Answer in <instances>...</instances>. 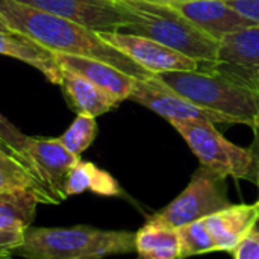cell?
Returning a JSON list of instances; mask_svg holds the SVG:
<instances>
[{
    "label": "cell",
    "instance_id": "obj_10",
    "mask_svg": "<svg viewBox=\"0 0 259 259\" xmlns=\"http://www.w3.org/2000/svg\"><path fill=\"white\" fill-rule=\"evenodd\" d=\"M27 161L32 171L49 188L58 203L65 200L64 187L67 176L80 158L68 152L59 138L29 137Z\"/></svg>",
    "mask_w": 259,
    "mask_h": 259
},
{
    "label": "cell",
    "instance_id": "obj_2",
    "mask_svg": "<svg viewBox=\"0 0 259 259\" xmlns=\"http://www.w3.org/2000/svg\"><path fill=\"white\" fill-rule=\"evenodd\" d=\"M171 90L209 111L229 117L234 124L259 127V82L229 65H202L194 71L153 74Z\"/></svg>",
    "mask_w": 259,
    "mask_h": 259
},
{
    "label": "cell",
    "instance_id": "obj_5",
    "mask_svg": "<svg viewBox=\"0 0 259 259\" xmlns=\"http://www.w3.org/2000/svg\"><path fill=\"white\" fill-rule=\"evenodd\" d=\"M200 164L223 178L256 182L259 167L253 150L226 140L209 121H171Z\"/></svg>",
    "mask_w": 259,
    "mask_h": 259
},
{
    "label": "cell",
    "instance_id": "obj_18",
    "mask_svg": "<svg viewBox=\"0 0 259 259\" xmlns=\"http://www.w3.org/2000/svg\"><path fill=\"white\" fill-rule=\"evenodd\" d=\"M30 191L39 203H58L39 178L17 156L0 149V193Z\"/></svg>",
    "mask_w": 259,
    "mask_h": 259
},
{
    "label": "cell",
    "instance_id": "obj_14",
    "mask_svg": "<svg viewBox=\"0 0 259 259\" xmlns=\"http://www.w3.org/2000/svg\"><path fill=\"white\" fill-rule=\"evenodd\" d=\"M0 55L15 58L36 68L49 82L59 85L62 68L56 53L17 30H0Z\"/></svg>",
    "mask_w": 259,
    "mask_h": 259
},
{
    "label": "cell",
    "instance_id": "obj_24",
    "mask_svg": "<svg viewBox=\"0 0 259 259\" xmlns=\"http://www.w3.org/2000/svg\"><path fill=\"white\" fill-rule=\"evenodd\" d=\"M234 259H259V235L252 231L232 252Z\"/></svg>",
    "mask_w": 259,
    "mask_h": 259
},
{
    "label": "cell",
    "instance_id": "obj_26",
    "mask_svg": "<svg viewBox=\"0 0 259 259\" xmlns=\"http://www.w3.org/2000/svg\"><path fill=\"white\" fill-rule=\"evenodd\" d=\"M241 15L259 24V0H223Z\"/></svg>",
    "mask_w": 259,
    "mask_h": 259
},
{
    "label": "cell",
    "instance_id": "obj_21",
    "mask_svg": "<svg viewBox=\"0 0 259 259\" xmlns=\"http://www.w3.org/2000/svg\"><path fill=\"white\" fill-rule=\"evenodd\" d=\"M96 135H97L96 118L80 114L70 124V127L59 137V141L68 152H71L76 156H80L93 144Z\"/></svg>",
    "mask_w": 259,
    "mask_h": 259
},
{
    "label": "cell",
    "instance_id": "obj_33",
    "mask_svg": "<svg viewBox=\"0 0 259 259\" xmlns=\"http://www.w3.org/2000/svg\"><path fill=\"white\" fill-rule=\"evenodd\" d=\"M256 77H258V82H259V68H258V73H256Z\"/></svg>",
    "mask_w": 259,
    "mask_h": 259
},
{
    "label": "cell",
    "instance_id": "obj_23",
    "mask_svg": "<svg viewBox=\"0 0 259 259\" xmlns=\"http://www.w3.org/2000/svg\"><path fill=\"white\" fill-rule=\"evenodd\" d=\"M0 140L11 150V153L14 156H17L23 164H26L30 168L29 161H27V140H29V137L24 135L20 129H17L2 112H0Z\"/></svg>",
    "mask_w": 259,
    "mask_h": 259
},
{
    "label": "cell",
    "instance_id": "obj_4",
    "mask_svg": "<svg viewBox=\"0 0 259 259\" xmlns=\"http://www.w3.org/2000/svg\"><path fill=\"white\" fill-rule=\"evenodd\" d=\"M120 2L131 17L123 32L152 38L202 65L217 64L219 41L199 29L175 8L149 0Z\"/></svg>",
    "mask_w": 259,
    "mask_h": 259
},
{
    "label": "cell",
    "instance_id": "obj_11",
    "mask_svg": "<svg viewBox=\"0 0 259 259\" xmlns=\"http://www.w3.org/2000/svg\"><path fill=\"white\" fill-rule=\"evenodd\" d=\"M194 23L215 41L225 35L255 26L253 21L241 15L223 0H188L168 5Z\"/></svg>",
    "mask_w": 259,
    "mask_h": 259
},
{
    "label": "cell",
    "instance_id": "obj_6",
    "mask_svg": "<svg viewBox=\"0 0 259 259\" xmlns=\"http://www.w3.org/2000/svg\"><path fill=\"white\" fill-rule=\"evenodd\" d=\"M229 205L232 203L228 197L226 178L200 165L191 176L187 188L149 220L179 229L203 220Z\"/></svg>",
    "mask_w": 259,
    "mask_h": 259
},
{
    "label": "cell",
    "instance_id": "obj_15",
    "mask_svg": "<svg viewBox=\"0 0 259 259\" xmlns=\"http://www.w3.org/2000/svg\"><path fill=\"white\" fill-rule=\"evenodd\" d=\"M59 85L70 106L77 115L82 114L96 118L109 112L118 105L111 94L73 71L62 70V79Z\"/></svg>",
    "mask_w": 259,
    "mask_h": 259
},
{
    "label": "cell",
    "instance_id": "obj_25",
    "mask_svg": "<svg viewBox=\"0 0 259 259\" xmlns=\"http://www.w3.org/2000/svg\"><path fill=\"white\" fill-rule=\"evenodd\" d=\"M23 238L24 232L0 229V259H9L14 256V250L23 243Z\"/></svg>",
    "mask_w": 259,
    "mask_h": 259
},
{
    "label": "cell",
    "instance_id": "obj_29",
    "mask_svg": "<svg viewBox=\"0 0 259 259\" xmlns=\"http://www.w3.org/2000/svg\"><path fill=\"white\" fill-rule=\"evenodd\" d=\"M0 149H2V150H6V152H9V153H11V150L3 144V141H2V140H0ZM11 155H12V153H11Z\"/></svg>",
    "mask_w": 259,
    "mask_h": 259
},
{
    "label": "cell",
    "instance_id": "obj_1",
    "mask_svg": "<svg viewBox=\"0 0 259 259\" xmlns=\"http://www.w3.org/2000/svg\"><path fill=\"white\" fill-rule=\"evenodd\" d=\"M0 18L11 30L24 33L55 53L85 56L114 65L137 77L152 74L124 53L102 39L99 32L17 0H0Z\"/></svg>",
    "mask_w": 259,
    "mask_h": 259
},
{
    "label": "cell",
    "instance_id": "obj_16",
    "mask_svg": "<svg viewBox=\"0 0 259 259\" xmlns=\"http://www.w3.org/2000/svg\"><path fill=\"white\" fill-rule=\"evenodd\" d=\"M217 64L229 65L256 77L259 68V24L225 35L219 41Z\"/></svg>",
    "mask_w": 259,
    "mask_h": 259
},
{
    "label": "cell",
    "instance_id": "obj_9",
    "mask_svg": "<svg viewBox=\"0 0 259 259\" xmlns=\"http://www.w3.org/2000/svg\"><path fill=\"white\" fill-rule=\"evenodd\" d=\"M99 35L103 41L124 53L150 74L170 71H194L202 67L200 62L147 36L123 30L99 32Z\"/></svg>",
    "mask_w": 259,
    "mask_h": 259
},
{
    "label": "cell",
    "instance_id": "obj_3",
    "mask_svg": "<svg viewBox=\"0 0 259 259\" xmlns=\"http://www.w3.org/2000/svg\"><path fill=\"white\" fill-rule=\"evenodd\" d=\"M135 252V232L91 226L27 228L14 256L24 259H102Z\"/></svg>",
    "mask_w": 259,
    "mask_h": 259
},
{
    "label": "cell",
    "instance_id": "obj_28",
    "mask_svg": "<svg viewBox=\"0 0 259 259\" xmlns=\"http://www.w3.org/2000/svg\"><path fill=\"white\" fill-rule=\"evenodd\" d=\"M0 30H11V29H9V27L6 26V23H5V21H3L2 18H0Z\"/></svg>",
    "mask_w": 259,
    "mask_h": 259
},
{
    "label": "cell",
    "instance_id": "obj_19",
    "mask_svg": "<svg viewBox=\"0 0 259 259\" xmlns=\"http://www.w3.org/2000/svg\"><path fill=\"white\" fill-rule=\"evenodd\" d=\"M85 191H91L105 197H117L123 194V190L114 176L99 168L93 162L79 161L67 176L64 193L65 197H70Z\"/></svg>",
    "mask_w": 259,
    "mask_h": 259
},
{
    "label": "cell",
    "instance_id": "obj_31",
    "mask_svg": "<svg viewBox=\"0 0 259 259\" xmlns=\"http://www.w3.org/2000/svg\"><path fill=\"white\" fill-rule=\"evenodd\" d=\"M256 184H258V187H259V173H258V178H256ZM256 203H258V206H259V199H258V202H256Z\"/></svg>",
    "mask_w": 259,
    "mask_h": 259
},
{
    "label": "cell",
    "instance_id": "obj_7",
    "mask_svg": "<svg viewBox=\"0 0 259 259\" xmlns=\"http://www.w3.org/2000/svg\"><path fill=\"white\" fill-rule=\"evenodd\" d=\"M129 100L146 106L155 114L164 117L168 123L171 121H209L234 124V121L219 112L209 111L203 106L196 105L187 97L171 90L167 83L155 77L153 74L147 79H138Z\"/></svg>",
    "mask_w": 259,
    "mask_h": 259
},
{
    "label": "cell",
    "instance_id": "obj_8",
    "mask_svg": "<svg viewBox=\"0 0 259 259\" xmlns=\"http://www.w3.org/2000/svg\"><path fill=\"white\" fill-rule=\"evenodd\" d=\"M96 32L124 30L131 21L120 0H17Z\"/></svg>",
    "mask_w": 259,
    "mask_h": 259
},
{
    "label": "cell",
    "instance_id": "obj_13",
    "mask_svg": "<svg viewBox=\"0 0 259 259\" xmlns=\"http://www.w3.org/2000/svg\"><path fill=\"white\" fill-rule=\"evenodd\" d=\"M259 217L258 203L229 205L228 208L203 219L215 241L217 252L232 253L235 247L253 231Z\"/></svg>",
    "mask_w": 259,
    "mask_h": 259
},
{
    "label": "cell",
    "instance_id": "obj_12",
    "mask_svg": "<svg viewBox=\"0 0 259 259\" xmlns=\"http://www.w3.org/2000/svg\"><path fill=\"white\" fill-rule=\"evenodd\" d=\"M56 59L62 70L73 71L88 79L91 83L97 85L99 88L111 94L118 103L129 99L138 80L137 77L115 68L114 65L97 59L64 53H56Z\"/></svg>",
    "mask_w": 259,
    "mask_h": 259
},
{
    "label": "cell",
    "instance_id": "obj_30",
    "mask_svg": "<svg viewBox=\"0 0 259 259\" xmlns=\"http://www.w3.org/2000/svg\"><path fill=\"white\" fill-rule=\"evenodd\" d=\"M253 231H255V232L259 235V217H258V220H256V223H255V226H253Z\"/></svg>",
    "mask_w": 259,
    "mask_h": 259
},
{
    "label": "cell",
    "instance_id": "obj_32",
    "mask_svg": "<svg viewBox=\"0 0 259 259\" xmlns=\"http://www.w3.org/2000/svg\"><path fill=\"white\" fill-rule=\"evenodd\" d=\"M124 2H141V0H124Z\"/></svg>",
    "mask_w": 259,
    "mask_h": 259
},
{
    "label": "cell",
    "instance_id": "obj_17",
    "mask_svg": "<svg viewBox=\"0 0 259 259\" xmlns=\"http://www.w3.org/2000/svg\"><path fill=\"white\" fill-rule=\"evenodd\" d=\"M135 252L140 259H184L179 229L147 220L135 232Z\"/></svg>",
    "mask_w": 259,
    "mask_h": 259
},
{
    "label": "cell",
    "instance_id": "obj_22",
    "mask_svg": "<svg viewBox=\"0 0 259 259\" xmlns=\"http://www.w3.org/2000/svg\"><path fill=\"white\" fill-rule=\"evenodd\" d=\"M182 243V258L187 259L196 255H205L217 252L214 238L211 237L205 220H197L179 228Z\"/></svg>",
    "mask_w": 259,
    "mask_h": 259
},
{
    "label": "cell",
    "instance_id": "obj_20",
    "mask_svg": "<svg viewBox=\"0 0 259 259\" xmlns=\"http://www.w3.org/2000/svg\"><path fill=\"white\" fill-rule=\"evenodd\" d=\"M38 203L30 191L0 193V229L24 232L32 226Z\"/></svg>",
    "mask_w": 259,
    "mask_h": 259
},
{
    "label": "cell",
    "instance_id": "obj_27",
    "mask_svg": "<svg viewBox=\"0 0 259 259\" xmlns=\"http://www.w3.org/2000/svg\"><path fill=\"white\" fill-rule=\"evenodd\" d=\"M149 2L162 3V5H175V3H179V2H188V0H149Z\"/></svg>",
    "mask_w": 259,
    "mask_h": 259
}]
</instances>
